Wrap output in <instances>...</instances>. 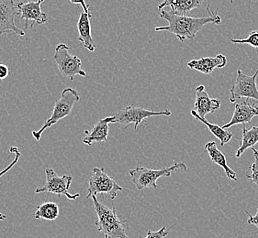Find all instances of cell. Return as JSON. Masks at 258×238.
Here are the masks:
<instances>
[{
	"mask_svg": "<svg viewBox=\"0 0 258 238\" xmlns=\"http://www.w3.org/2000/svg\"><path fill=\"white\" fill-rule=\"evenodd\" d=\"M252 150H253L254 162L250 167L251 173L247 174L246 177L249 179V181H252L258 186V150H255L254 148H252Z\"/></svg>",
	"mask_w": 258,
	"mask_h": 238,
	"instance_id": "cell-23",
	"label": "cell"
},
{
	"mask_svg": "<svg viewBox=\"0 0 258 238\" xmlns=\"http://www.w3.org/2000/svg\"><path fill=\"white\" fill-rule=\"evenodd\" d=\"M59 216V206L55 202H47L37 208L34 213L36 219H44L47 221H53Z\"/></svg>",
	"mask_w": 258,
	"mask_h": 238,
	"instance_id": "cell-21",
	"label": "cell"
},
{
	"mask_svg": "<svg viewBox=\"0 0 258 238\" xmlns=\"http://www.w3.org/2000/svg\"><path fill=\"white\" fill-rule=\"evenodd\" d=\"M45 0H37L31 1L28 3L24 2H18L16 7L21 16V21H26L25 23V30L29 28V22L31 21V28L37 25L45 24L48 21V17L46 13L41 11V6Z\"/></svg>",
	"mask_w": 258,
	"mask_h": 238,
	"instance_id": "cell-11",
	"label": "cell"
},
{
	"mask_svg": "<svg viewBox=\"0 0 258 238\" xmlns=\"http://www.w3.org/2000/svg\"><path fill=\"white\" fill-rule=\"evenodd\" d=\"M53 61L56 63L60 73L70 81H74L77 75L88 77L87 73L82 70L81 60L78 56L70 54L69 47L64 43L57 45Z\"/></svg>",
	"mask_w": 258,
	"mask_h": 238,
	"instance_id": "cell-6",
	"label": "cell"
},
{
	"mask_svg": "<svg viewBox=\"0 0 258 238\" xmlns=\"http://www.w3.org/2000/svg\"><path fill=\"white\" fill-rule=\"evenodd\" d=\"M231 3H233V0H231Z\"/></svg>",
	"mask_w": 258,
	"mask_h": 238,
	"instance_id": "cell-30",
	"label": "cell"
},
{
	"mask_svg": "<svg viewBox=\"0 0 258 238\" xmlns=\"http://www.w3.org/2000/svg\"><path fill=\"white\" fill-rule=\"evenodd\" d=\"M9 74H10V69H9V67L5 65V64L0 63V81L4 80V79L8 77Z\"/></svg>",
	"mask_w": 258,
	"mask_h": 238,
	"instance_id": "cell-26",
	"label": "cell"
},
{
	"mask_svg": "<svg viewBox=\"0 0 258 238\" xmlns=\"http://www.w3.org/2000/svg\"><path fill=\"white\" fill-rule=\"evenodd\" d=\"M231 42L236 43V44H248L256 50L258 55V31H251L246 39H243V40L232 39Z\"/></svg>",
	"mask_w": 258,
	"mask_h": 238,
	"instance_id": "cell-22",
	"label": "cell"
},
{
	"mask_svg": "<svg viewBox=\"0 0 258 238\" xmlns=\"http://www.w3.org/2000/svg\"><path fill=\"white\" fill-rule=\"evenodd\" d=\"M172 112L168 109L164 111H152L148 109L135 106L134 104L127 105L123 109L117 111L113 115H111V123H118L122 125L124 129H128L130 126L134 125L136 130L143 121L156 115H166L169 116Z\"/></svg>",
	"mask_w": 258,
	"mask_h": 238,
	"instance_id": "cell-5",
	"label": "cell"
},
{
	"mask_svg": "<svg viewBox=\"0 0 258 238\" xmlns=\"http://www.w3.org/2000/svg\"><path fill=\"white\" fill-rule=\"evenodd\" d=\"M190 114L197 120H199L203 124L206 125L207 128L212 132V134L214 135L218 140L221 141V145L224 146L225 144H227L230 140H232L233 134H232V132H231V131L224 130V129H222V127H220L218 125L210 123L206 118H203L202 116H200L194 109L191 110Z\"/></svg>",
	"mask_w": 258,
	"mask_h": 238,
	"instance_id": "cell-19",
	"label": "cell"
},
{
	"mask_svg": "<svg viewBox=\"0 0 258 238\" xmlns=\"http://www.w3.org/2000/svg\"><path fill=\"white\" fill-rule=\"evenodd\" d=\"M91 13H86L85 11L80 12L79 20L78 22V41L83 43L84 47L89 52H94L96 50V43L94 42L91 24H90Z\"/></svg>",
	"mask_w": 258,
	"mask_h": 238,
	"instance_id": "cell-16",
	"label": "cell"
},
{
	"mask_svg": "<svg viewBox=\"0 0 258 238\" xmlns=\"http://www.w3.org/2000/svg\"><path fill=\"white\" fill-rule=\"evenodd\" d=\"M227 64V58L223 54H218L216 57L202 58L200 60H192L187 62L191 70L198 71L204 74H212L216 69H222Z\"/></svg>",
	"mask_w": 258,
	"mask_h": 238,
	"instance_id": "cell-14",
	"label": "cell"
},
{
	"mask_svg": "<svg viewBox=\"0 0 258 238\" xmlns=\"http://www.w3.org/2000/svg\"><path fill=\"white\" fill-rule=\"evenodd\" d=\"M207 11L210 13V17L204 18H192L189 16L176 15L171 11L165 9L159 11L161 19L168 22V26L156 27L155 31H168L176 35L181 42L186 40L193 41L197 36V33L202 31V28L207 24L220 25L222 19L211 11V5L207 6Z\"/></svg>",
	"mask_w": 258,
	"mask_h": 238,
	"instance_id": "cell-1",
	"label": "cell"
},
{
	"mask_svg": "<svg viewBox=\"0 0 258 238\" xmlns=\"http://www.w3.org/2000/svg\"><path fill=\"white\" fill-rule=\"evenodd\" d=\"M171 228L166 229L165 226L161 228L158 231H148L145 238H165L170 233Z\"/></svg>",
	"mask_w": 258,
	"mask_h": 238,
	"instance_id": "cell-25",
	"label": "cell"
},
{
	"mask_svg": "<svg viewBox=\"0 0 258 238\" xmlns=\"http://www.w3.org/2000/svg\"><path fill=\"white\" fill-rule=\"evenodd\" d=\"M6 219H7V215L0 212V221H3V220H6Z\"/></svg>",
	"mask_w": 258,
	"mask_h": 238,
	"instance_id": "cell-29",
	"label": "cell"
},
{
	"mask_svg": "<svg viewBox=\"0 0 258 238\" xmlns=\"http://www.w3.org/2000/svg\"><path fill=\"white\" fill-rule=\"evenodd\" d=\"M122 187L115 181L113 178L109 177L104 168H95L88 179V190L86 198L97 196L98 194H109L114 200L118 192H122Z\"/></svg>",
	"mask_w": 258,
	"mask_h": 238,
	"instance_id": "cell-7",
	"label": "cell"
},
{
	"mask_svg": "<svg viewBox=\"0 0 258 238\" xmlns=\"http://www.w3.org/2000/svg\"><path fill=\"white\" fill-rule=\"evenodd\" d=\"M205 150L208 152L211 160L215 164L222 167L223 171L225 172V174H226V176L228 177V179L232 180V181H237L236 172L229 167L227 161H226V157L223 155L222 151L218 149L217 144H216L215 141L208 142L205 145Z\"/></svg>",
	"mask_w": 258,
	"mask_h": 238,
	"instance_id": "cell-18",
	"label": "cell"
},
{
	"mask_svg": "<svg viewBox=\"0 0 258 238\" xmlns=\"http://www.w3.org/2000/svg\"><path fill=\"white\" fill-rule=\"evenodd\" d=\"M182 170L187 171V167L184 162L175 163L168 168H164L161 170H153L146 167H137L135 170L130 171V175L132 181L135 183L136 188L141 191L145 188L157 189L158 185L156 181L161 177H170L174 171Z\"/></svg>",
	"mask_w": 258,
	"mask_h": 238,
	"instance_id": "cell-4",
	"label": "cell"
},
{
	"mask_svg": "<svg viewBox=\"0 0 258 238\" xmlns=\"http://www.w3.org/2000/svg\"><path fill=\"white\" fill-rule=\"evenodd\" d=\"M242 136V144L236 151V158H241V156L243 155L245 150L250 148H253V146L256 145L258 142V127H252L250 130H246L245 125H243Z\"/></svg>",
	"mask_w": 258,
	"mask_h": 238,
	"instance_id": "cell-20",
	"label": "cell"
},
{
	"mask_svg": "<svg viewBox=\"0 0 258 238\" xmlns=\"http://www.w3.org/2000/svg\"><path fill=\"white\" fill-rule=\"evenodd\" d=\"M20 15L14 0H0V36L5 33H12L25 36V32L16 26L15 18Z\"/></svg>",
	"mask_w": 258,
	"mask_h": 238,
	"instance_id": "cell-10",
	"label": "cell"
},
{
	"mask_svg": "<svg viewBox=\"0 0 258 238\" xmlns=\"http://www.w3.org/2000/svg\"><path fill=\"white\" fill-rule=\"evenodd\" d=\"M111 123V115L100 119L90 131H85L86 137L83 139L85 145L91 146L93 143H103L108 140L109 124Z\"/></svg>",
	"mask_w": 258,
	"mask_h": 238,
	"instance_id": "cell-15",
	"label": "cell"
},
{
	"mask_svg": "<svg viewBox=\"0 0 258 238\" xmlns=\"http://www.w3.org/2000/svg\"><path fill=\"white\" fill-rule=\"evenodd\" d=\"M79 100L80 96L77 90L73 88L64 89L62 92L61 97L55 101L50 118L47 119L45 124L41 127V129L37 131H32L33 138L36 140H41V136L47 129L51 128L60 120L66 118L71 114L74 106L79 102Z\"/></svg>",
	"mask_w": 258,
	"mask_h": 238,
	"instance_id": "cell-3",
	"label": "cell"
},
{
	"mask_svg": "<svg viewBox=\"0 0 258 238\" xmlns=\"http://www.w3.org/2000/svg\"><path fill=\"white\" fill-rule=\"evenodd\" d=\"M257 209V211H256V213H255V215H251L247 211H245V213L249 215V218H248L247 223H250V224H253V225H255L256 227L258 228V206L256 207Z\"/></svg>",
	"mask_w": 258,
	"mask_h": 238,
	"instance_id": "cell-28",
	"label": "cell"
},
{
	"mask_svg": "<svg viewBox=\"0 0 258 238\" xmlns=\"http://www.w3.org/2000/svg\"><path fill=\"white\" fill-rule=\"evenodd\" d=\"M70 2L72 4H78L81 5L83 8V11H85L86 13H90V9H89V5L86 3V0H70Z\"/></svg>",
	"mask_w": 258,
	"mask_h": 238,
	"instance_id": "cell-27",
	"label": "cell"
},
{
	"mask_svg": "<svg viewBox=\"0 0 258 238\" xmlns=\"http://www.w3.org/2000/svg\"><path fill=\"white\" fill-rule=\"evenodd\" d=\"M10 152H11V153H14V154H15V158H14V160H13V161L11 162L10 165L8 166L3 171H0V178L3 176V175H5L7 172H9V171H11V169L18 163V161H19L20 158L21 157V151L19 150V149H18L17 147H11V149H10Z\"/></svg>",
	"mask_w": 258,
	"mask_h": 238,
	"instance_id": "cell-24",
	"label": "cell"
},
{
	"mask_svg": "<svg viewBox=\"0 0 258 238\" xmlns=\"http://www.w3.org/2000/svg\"><path fill=\"white\" fill-rule=\"evenodd\" d=\"M257 76L258 68L253 75H247L238 69L236 80L230 88V102L233 104L239 99L244 98L253 99L258 103Z\"/></svg>",
	"mask_w": 258,
	"mask_h": 238,
	"instance_id": "cell-8",
	"label": "cell"
},
{
	"mask_svg": "<svg viewBox=\"0 0 258 238\" xmlns=\"http://www.w3.org/2000/svg\"><path fill=\"white\" fill-rule=\"evenodd\" d=\"M258 115V106L249 103V99H245L235 105L232 119L227 124L223 125L222 129L227 130L232 126L238 124H250L252 119Z\"/></svg>",
	"mask_w": 258,
	"mask_h": 238,
	"instance_id": "cell-12",
	"label": "cell"
},
{
	"mask_svg": "<svg viewBox=\"0 0 258 238\" xmlns=\"http://www.w3.org/2000/svg\"><path fill=\"white\" fill-rule=\"evenodd\" d=\"M94 208L98 214L96 226L99 232L103 233L108 238H129L127 231H129L128 221L120 220L116 213L115 208L108 207L99 202L97 196H92Z\"/></svg>",
	"mask_w": 258,
	"mask_h": 238,
	"instance_id": "cell-2",
	"label": "cell"
},
{
	"mask_svg": "<svg viewBox=\"0 0 258 238\" xmlns=\"http://www.w3.org/2000/svg\"><path fill=\"white\" fill-rule=\"evenodd\" d=\"M196 100L194 110L200 116L203 118L206 117L207 114H212L216 112L221 107L222 101L219 99L212 98L205 91L204 85H199L196 90Z\"/></svg>",
	"mask_w": 258,
	"mask_h": 238,
	"instance_id": "cell-13",
	"label": "cell"
},
{
	"mask_svg": "<svg viewBox=\"0 0 258 238\" xmlns=\"http://www.w3.org/2000/svg\"><path fill=\"white\" fill-rule=\"evenodd\" d=\"M105 238H108V237H107V236H105Z\"/></svg>",
	"mask_w": 258,
	"mask_h": 238,
	"instance_id": "cell-31",
	"label": "cell"
},
{
	"mask_svg": "<svg viewBox=\"0 0 258 238\" xmlns=\"http://www.w3.org/2000/svg\"><path fill=\"white\" fill-rule=\"evenodd\" d=\"M163 1L158 6V11H162L166 7L176 15L187 16L190 11L202 7L205 0H160Z\"/></svg>",
	"mask_w": 258,
	"mask_h": 238,
	"instance_id": "cell-17",
	"label": "cell"
},
{
	"mask_svg": "<svg viewBox=\"0 0 258 238\" xmlns=\"http://www.w3.org/2000/svg\"><path fill=\"white\" fill-rule=\"evenodd\" d=\"M45 174H46L45 184L42 187L37 188L35 190L37 194L42 193V192H48V193L56 194L58 196L64 195L68 197L69 200H72V201L77 200L80 195L79 193L71 194L68 192L72 183V176H68V175L58 176L56 172L53 171V169H46Z\"/></svg>",
	"mask_w": 258,
	"mask_h": 238,
	"instance_id": "cell-9",
	"label": "cell"
}]
</instances>
